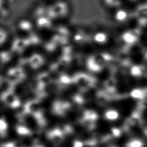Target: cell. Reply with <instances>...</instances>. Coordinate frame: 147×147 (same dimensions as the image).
<instances>
[{
    "mask_svg": "<svg viewBox=\"0 0 147 147\" xmlns=\"http://www.w3.org/2000/svg\"><path fill=\"white\" fill-rule=\"evenodd\" d=\"M25 77V74L21 69H12L8 73L7 81L11 86H13L22 81Z\"/></svg>",
    "mask_w": 147,
    "mask_h": 147,
    "instance_id": "obj_2",
    "label": "cell"
},
{
    "mask_svg": "<svg viewBox=\"0 0 147 147\" xmlns=\"http://www.w3.org/2000/svg\"><path fill=\"white\" fill-rule=\"evenodd\" d=\"M1 98L6 106L11 108H17L20 105L19 98L11 90H7L3 92L1 96Z\"/></svg>",
    "mask_w": 147,
    "mask_h": 147,
    "instance_id": "obj_1",
    "label": "cell"
},
{
    "mask_svg": "<svg viewBox=\"0 0 147 147\" xmlns=\"http://www.w3.org/2000/svg\"><path fill=\"white\" fill-rule=\"evenodd\" d=\"M106 115L107 118L110 119H115L117 117V113L114 111H109L107 113Z\"/></svg>",
    "mask_w": 147,
    "mask_h": 147,
    "instance_id": "obj_11",
    "label": "cell"
},
{
    "mask_svg": "<svg viewBox=\"0 0 147 147\" xmlns=\"http://www.w3.org/2000/svg\"><path fill=\"white\" fill-rule=\"evenodd\" d=\"M1 147H22V146L18 142H9L1 144Z\"/></svg>",
    "mask_w": 147,
    "mask_h": 147,
    "instance_id": "obj_10",
    "label": "cell"
},
{
    "mask_svg": "<svg viewBox=\"0 0 147 147\" xmlns=\"http://www.w3.org/2000/svg\"><path fill=\"white\" fill-rule=\"evenodd\" d=\"M24 109L25 112L26 113L31 114L33 115L42 112L40 102L36 100H33L28 102L25 104Z\"/></svg>",
    "mask_w": 147,
    "mask_h": 147,
    "instance_id": "obj_4",
    "label": "cell"
},
{
    "mask_svg": "<svg viewBox=\"0 0 147 147\" xmlns=\"http://www.w3.org/2000/svg\"><path fill=\"white\" fill-rule=\"evenodd\" d=\"M17 133L20 136H29L31 135V131L26 126L24 125H18L16 127Z\"/></svg>",
    "mask_w": 147,
    "mask_h": 147,
    "instance_id": "obj_8",
    "label": "cell"
},
{
    "mask_svg": "<svg viewBox=\"0 0 147 147\" xmlns=\"http://www.w3.org/2000/svg\"><path fill=\"white\" fill-rule=\"evenodd\" d=\"M49 140L54 143L58 144L61 142L64 138V134L61 130L59 128H56L51 130L48 133Z\"/></svg>",
    "mask_w": 147,
    "mask_h": 147,
    "instance_id": "obj_5",
    "label": "cell"
},
{
    "mask_svg": "<svg viewBox=\"0 0 147 147\" xmlns=\"http://www.w3.org/2000/svg\"><path fill=\"white\" fill-rule=\"evenodd\" d=\"M2 82H3V79L2 78L1 76H0V86L2 84Z\"/></svg>",
    "mask_w": 147,
    "mask_h": 147,
    "instance_id": "obj_13",
    "label": "cell"
},
{
    "mask_svg": "<svg viewBox=\"0 0 147 147\" xmlns=\"http://www.w3.org/2000/svg\"><path fill=\"white\" fill-rule=\"evenodd\" d=\"M8 125L4 118H0V137H4L7 133Z\"/></svg>",
    "mask_w": 147,
    "mask_h": 147,
    "instance_id": "obj_7",
    "label": "cell"
},
{
    "mask_svg": "<svg viewBox=\"0 0 147 147\" xmlns=\"http://www.w3.org/2000/svg\"><path fill=\"white\" fill-rule=\"evenodd\" d=\"M73 80L81 88L87 87L90 83V79L84 75H76L74 76Z\"/></svg>",
    "mask_w": 147,
    "mask_h": 147,
    "instance_id": "obj_6",
    "label": "cell"
},
{
    "mask_svg": "<svg viewBox=\"0 0 147 147\" xmlns=\"http://www.w3.org/2000/svg\"><path fill=\"white\" fill-rule=\"evenodd\" d=\"M73 147H82V143L78 141H75L74 142Z\"/></svg>",
    "mask_w": 147,
    "mask_h": 147,
    "instance_id": "obj_12",
    "label": "cell"
},
{
    "mask_svg": "<svg viewBox=\"0 0 147 147\" xmlns=\"http://www.w3.org/2000/svg\"><path fill=\"white\" fill-rule=\"evenodd\" d=\"M34 147H44V146H41V145H37V146H34Z\"/></svg>",
    "mask_w": 147,
    "mask_h": 147,
    "instance_id": "obj_14",
    "label": "cell"
},
{
    "mask_svg": "<svg viewBox=\"0 0 147 147\" xmlns=\"http://www.w3.org/2000/svg\"><path fill=\"white\" fill-rule=\"evenodd\" d=\"M71 82V79L67 76L64 75L61 76L59 79H58V83L61 86H64L65 87L69 84Z\"/></svg>",
    "mask_w": 147,
    "mask_h": 147,
    "instance_id": "obj_9",
    "label": "cell"
},
{
    "mask_svg": "<svg viewBox=\"0 0 147 147\" xmlns=\"http://www.w3.org/2000/svg\"><path fill=\"white\" fill-rule=\"evenodd\" d=\"M70 104L68 102L57 100L53 103L52 111L57 115L62 116L65 115L70 108Z\"/></svg>",
    "mask_w": 147,
    "mask_h": 147,
    "instance_id": "obj_3",
    "label": "cell"
}]
</instances>
